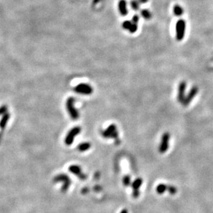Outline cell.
Listing matches in <instances>:
<instances>
[{
    "label": "cell",
    "instance_id": "6da1fadb",
    "mask_svg": "<svg viewBox=\"0 0 213 213\" xmlns=\"http://www.w3.org/2000/svg\"><path fill=\"white\" fill-rule=\"evenodd\" d=\"M75 99L72 97L68 98L67 100V102H66V107H67V111L71 118L72 120H78L79 118V112L78 111V110L75 109L74 106Z\"/></svg>",
    "mask_w": 213,
    "mask_h": 213
},
{
    "label": "cell",
    "instance_id": "7a4b0ae2",
    "mask_svg": "<svg viewBox=\"0 0 213 213\" xmlns=\"http://www.w3.org/2000/svg\"><path fill=\"white\" fill-rule=\"evenodd\" d=\"M102 136L105 138H114L118 141V132L117 131L116 126L114 124L110 125L105 130L102 131Z\"/></svg>",
    "mask_w": 213,
    "mask_h": 213
},
{
    "label": "cell",
    "instance_id": "3957f363",
    "mask_svg": "<svg viewBox=\"0 0 213 213\" xmlns=\"http://www.w3.org/2000/svg\"><path fill=\"white\" fill-rule=\"evenodd\" d=\"M186 24L185 20L179 19L176 24V38L178 41H181L184 38Z\"/></svg>",
    "mask_w": 213,
    "mask_h": 213
},
{
    "label": "cell",
    "instance_id": "277c9868",
    "mask_svg": "<svg viewBox=\"0 0 213 213\" xmlns=\"http://www.w3.org/2000/svg\"><path fill=\"white\" fill-rule=\"evenodd\" d=\"M81 131V128L80 127H74L72 129H71L68 132L67 136L65 137V144L67 145H71L74 141L75 136H78V134Z\"/></svg>",
    "mask_w": 213,
    "mask_h": 213
},
{
    "label": "cell",
    "instance_id": "5b68a950",
    "mask_svg": "<svg viewBox=\"0 0 213 213\" xmlns=\"http://www.w3.org/2000/svg\"><path fill=\"white\" fill-rule=\"evenodd\" d=\"M170 140V134L169 132H165L161 136V141L158 150L160 153H165L169 149V143Z\"/></svg>",
    "mask_w": 213,
    "mask_h": 213
},
{
    "label": "cell",
    "instance_id": "8992f818",
    "mask_svg": "<svg viewBox=\"0 0 213 213\" xmlns=\"http://www.w3.org/2000/svg\"><path fill=\"white\" fill-rule=\"evenodd\" d=\"M73 90H74L75 92L78 93V94L84 95L92 94L93 91H94L91 85L87 84V83H80V84L78 85L76 87H75Z\"/></svg>",
    "mask_w": 213,
    "mask_h": 213
},
{
    "label": "cell",
    "instance_id": "52a82bcc",
    "mask_svg": "<svg viewBox=\"0 0 213 213\" xmlns=\"http://www.w3.org/2000/svg\"><path fill=\"white\" fill-rule=\"evenodd\" d=\"M198 92H199V88L197 86L193 87L192 89H190V91L188 93V95L185 97V99L182 102L183 106H187V105H189L190 102H192L193 98L197 95Z\"/></svg>",
    "mask_w": 213,
    "mask_h": 213
},
{
    "label": "cell",
    "instance_id": "ba28073f",
    "mask_svg": "<svg viewBox=\"0 0 213 213\" xmlns=\"http://www.w3.org/2000/svg\"><path fill=\"white\" fill-rule=\"evenodd\" d=\"M186 87H187V84L186 82L183 81L180 82V84L178 85V95H177V100L178 101L182 103L183 100L185 99V92L186 89Z\"/></svg>",
    "mask_w": 213,
    "mask_h": 213
},
{
    "label": "cell",
    "instance_id": "9c48e42d",
    "mask_svg": "<svg viewBox=\"0 0 213 213\" xmlns=\"http://www.w3.org/2000/svg\"><path fill=\"white\" fill-rule=\"evenodd\" d=\"M122 28L129 31L131 33H134L138 29V26L137 24L134 23L133 22L125 21L122 23Z\"/></svg>",
    "mask_w": 213,
    "mask_h": 213
},
{
    "label": "cell",
    "instance_id": "30bf717a",
    "mask_svg": "<svg viewBox=\"0 0 213 213\" xmlns=\"http://www.w3.org/2000/svg\"><path fill=\"white\" fill-rule=\"evenodd\" d=\"M68 181H71L70 178L67 175H65V174H60V175L55 176L54 178H53V182L54 183H58V182L66 183Z\"/></svg>",
    "mask_w": 213,
    "mask_h": 213
},
{
    "label": "cell",
    "instance_id": "8fae6325",
    "mask_svg": "<svg viewBox=\"0 0 213 213\" xmlns=\"http://www.w3.org/2000/svg\"><path fill=\"white\" fill-rule=\"evenodd\" d=\"M118 9L122 15L125 16L127 15V3L125 0H120L118 3Z\"/></svg>",
    "mask_w": 213,
    "mask_h": 213
},
{
    "label": "cell",
    "instance_id": "7c38bea8",
    "mask_svg": "<svg viewBox=\"0 0 213 213\" xmlns=\"http://www.w3.org/2000/svg\"><path fill=\"white\" fill-rule=\"evenodd\" d=\"M68 170H69L70 172L73 174V175H76L77 177H79V176L82 173V169L80 168V166L77 165H71L70 167L68 168Z\"/></svg>",
    "mask_w": 213,
    "mask_h": 213
},
{
    "label": "cell",
    "instance_id": "4fadbf2b",
    "mask_svg": "<svg viewBox=\"0 0 213 213\" xmlns=\"http://www.w3.org/2000/svg\"><path fill=\"white\" fill-rule=\"evenodd\" d=\"M90 148H91V143H88V142H84V143L79 144L78 146V150L81 152L87 151Z\"/></svg>",
    "mask_w": 213,
    "mask_h": 213
},
{
    "label": "cell",
    "instance_id": "5bb4252c",
    "mask_svg": "<svg viewBox=\"0 0 213 213\" xmlns=\"http://www.w3.org/2000/svg\"><path fill=\"white\" fill-rule=\"evenodd\" d=\"M143 183V179L141 178H138L136 180H134L133 183H131V187L133 188V190H139V188Z\"/></svg>",
    "mask_w": 213,
    "mask_h": 213
},
{
    "label": "cell",
    "instance_id": "9a60e30c",
    "mask_svg": "<svg viewBox=\"0 0 213 213\" xmlns=\"http://www.w3.org/2000/svg\"><path fill=\"white\" fill-rule=\"evenodd\" d=\"M173 12L174 14L176 16H181L182 15L183 13V9L181 6H180V5H175V6H174L173 8Z\"/></svg>",
    "mask_w": 213,
    "mask_h": 213
},
{
    "label": "cell",
    "instance_id": "2e32d148",
    "mask_svg": "<svg viewBox=\"0 0 213 213\" xmlns=\"http://www.w3.org/2000/svg\"><path fill=\"white\" fill-rule=\"evenodd\" d=\"M168 190V185L164 184V183H161V184L158 185L157 187H156V192H157L158 194L161 195L165 192L166 190Z\"/></svg>",
    "mask_w": 213,
    "mask_h": 213
},
{
    "label": "cell",
    "instance_id": "e0dca14e",
    "mask_svg": "<svg viewBox=\"0 0 213 213\" xmlns=\"http://www.w3.org/2000/svg\"><path fill=\"white\" fill-rule=\"evenodd\" d=\"M141 15L143 16V18L145 19H150L151 18V13L147 9H144L141 11Z\"/></svg>",
    "mask_w": 213,
    "mask_h": 213
},
{
    "label": "cell",
    "instance_id": "ac0fdd59",
    "mask_svg": "<svg viewBox=\"0 0 213 213\" xmlns=\"http://www.w3.org/2000/svg\"><path fill=\"white\" fill-rule=\"evenodd\" d=\"M122 183L125 186H129L131 185V177L130 176L126 175L122 178Z\"/></svg>",
    "mask_w": 213,
    "mask_h": 213
},
{
    "label": "cell",
    "instance_id": "d6986e66",
    "mask_svg": "<svg viewBox=\"0 0 213 213\" xmlns=\"http://www.w3.org/2000/svg\"><path fill=\"white\" fill-rule=\"evenodd\" d=\"M139 4H140V2L138 1H137V0H132L131 2V8L136 11V10H138L139 8Z\"/></svg>",
    "mask_w": 213,
    "mask_h": 213
},
{
    "label": "cell",
    "instance_id": "ffe728a7",
    "mask_svg": "<svg viewBox=\"0 0 213 213\" xmlns=\"http://www.w3.org/2000/svg\"><path fill=\"white\" fill-rule=\"evenodd\" d=\"M169 193L171 195H175L177 192V189L173 185H168V190Z\"/></svg>",
    "mask_w": 213,
    "mask_h": 213
},
{
    "label": "cell",
    "instance_id": "44dd1931",
    "mask_svg": "<svg viewBox=\"0 0 213 213\" xmlns=\"http://www.w3.org/2000/svg\"><path fill=\"white\" fill-rule=\"evenodd\" d=\"M138 20H139V18H138V15H134V16L133 17V18H132V22H133L134 23L138 24Z\"/></svg>",
    "mask_w": 213,
    "mask_h": 213
},
{
    "label": "cell",
    "instance_id": "7402d4cb",
    "mask_svg": "<svg viewBox=\"0 0 213 213\" xmlns=\"http://www.w3.org/2000/svg\"><path fill=\"white\" fill-rule=\"evenodd\" d=\"M89 189L88 188H82V193H83V194H87V193L89 192Z\"/></svg>",
    "mask_w": 213,
    "mask_h": 213
},
{
    "label": "cell",
    "instance_id": "603a6c76",
    "mask_svg": "<svg viewBox=\"0 0 213 213\" xmlns=\"http://www.w3.org/2000/svg\"><path fill=\"white\" fill-rule=\"evenodd\" d=\"M121 213H128V212H127V210L126 209H123V210H122Z\"/></svg>",
    "mask_w": 213,
    "mask_h": 213
}]
</instances>
